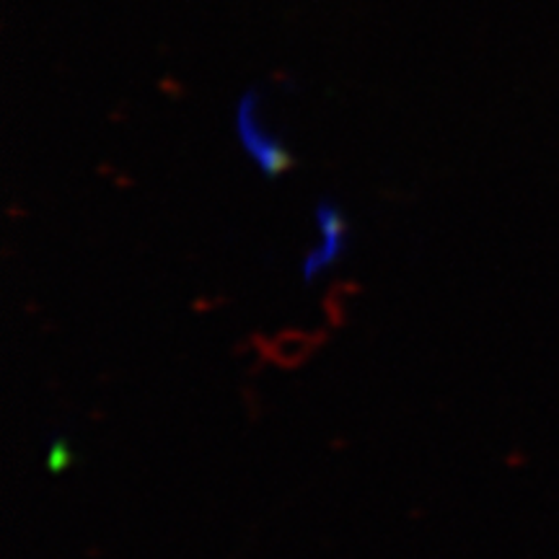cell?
Masks as SVG:
<instances>
[{
    "mask_svg": "<svg viewBox=\"0 0 559 559\" xmlns=\"http://www.w3.org/2000/svg\"><path fill=\"white\" fill-rule=\"evenodd\" d=\"M234 130L241 151L264 179H280L293 169V156L283 138L267 128L262 117L260 88H247L236 102Z\"/></svg>",
    "mask_w": 559,
    "mask_h": 559,
    "instance_id": "6da1fadb",
    "label": "cell"
},
{
    "mask_svg": "<svg viewBox=\"0 0 559 559\" xmlns=\"http://www.w3.org/2000/svg\"><path fill=\"white\" fill-rule=\"evenodd\" d=\"M313 218L319 226V243L306 251L304 262H300V277L306 285H311L319 275L340 264L349 247V223L337 200L321 198L317 210H313Z\"/></svg>",
    "mask_w": 559,
    "mask_h": 559,
    "instance_id": "7a4b0ae2",
    "label": "cell"
},
{
    "mask_svg": "<svg viewBox=\"0 0 559 559\" xmlns=\"http://www.w3.org/2000/svg\"><path fill=\"white\" fill-rule=\"evenodd\" d=\"M70 466V451H68V443L66 440H58L52 449V461H50V469L52 472H62Z\"/></svg>",
    "mask_w": 559,
    "mask_h": 559,
    "instance_id": "3957f363",
    "label": "cell"
}]
</instances>
